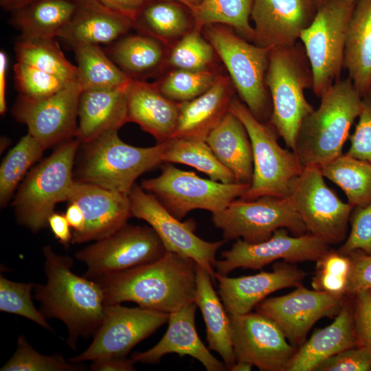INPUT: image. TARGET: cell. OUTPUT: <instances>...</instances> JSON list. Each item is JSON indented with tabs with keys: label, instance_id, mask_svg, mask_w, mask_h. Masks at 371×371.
I'll list each match as a JSON object with an SVG mask.
<instances>
[{
	"label": "cell",
	"instance_id": "cell-18",
	"mask_svg": "<svg viewBox=\"0 0 371 371\" xmlns=\"http://www.w3.org/2000/svg\"><path fill=\"white\" fill-rule=\"evenodd\" d=\"M346 297L310 290L302 284L288 294L265 298L255 309L273 321L289 343L299 348L317 321L324 317L337 315Z\"/></svg>",
	"mask_w": 371,
	"mask_h": 371
},
{
	"label": "cell",
	"instance_id": "cell-7",
	"mask_svg": "<svg viewBox=\"0 0 371 371\" xmlns=\"http://www.w3.org/2000/svg\"><path fill=\"white\" fill-rule=\"evenodd\" d=\"M202 30L226 67L243 103L259 121L269 122L272 103L265 77L271 48L251 44L223 24L207 25Z\"/></svg>",
	"mask_w": 371,
	"mask_h": 371
},
{
	"label": "cell",
	"instance_id": "cell-53",
	"mask_svg": "<svg viewBox=\"0 0 371 371\" xmlns=\"http://www.w3.org/2000/svg\"><path fill=\"white\" fill-rule=\"evenodd\" d=\"M111 10L128 18L133 23L146 0H98Z\"/></svg>",
	"mask_w": 371,
	"mask_h": 371
},
{
	"label": "cell",
	"instance_id": "cell-19",
	"mask_svg": "<svg viewBox=\"0 0 371 371\" xmlns=\"http://www.w3.org/2000/svg\"><path fill=\"white\" fill-rule=\"evenodd\" d=\"M229 315L236 361L261 371H286L297 348L273 321L256 311Z\"/></svg>",
	"mask_w": 371,
	"mask_h": 371
},
{
	"label": "cell",
	"instance_id": "cell-39",
	"mask_svg": "<svg viewBox=\"0 0 371 371\" xmlns=\"http://www.w3.org/2000/svg\"><path fill=\"white\" fill-rule=\"evenodd\" d=\"M254 0H203L192 10L194 30L202 31L204 26L223 24L232 27L249 42L254 38V27L249 19Z\"/></svg>",
	"mask_w": 371,
	"mask_h": 371
},
{
	"label": "cell",
	"instance_id": "cell-49",
	"mask_svg": "<svg viewBox=\"0 0 371 371\" xmlns=\"http://www.w3.org/2000/svg\"><path fill=\"white\" fill-rule=\"evenodd\" d=\"M315 371H371V352L352 347L328 358Z\"/></svg>",
	"mask_w": 371,
	"mask_h": 371
},
{
	"label": "cell",
	"instance_id": "cell-62",
	"mask_svg": "<svg viewBox=\"0 0 371 371\" xmlns=\"http://www.w3.org/2000/svg\"><path fill=\"white\" fill-rule=\"evenodd\" d=\"M367 96H368L369 98H371V84H370V88H369Z\"/></svg>",
	"mask_w": 371,
	"mask_h": 371
},
{
	"label": "cell",
	"instance_id": "cell-17",
	"mask_svg": "<svg viewBox=\"0 0 371 371\" xmlns=\"http://www.w3.org/2000/svg\"><path fill=\"white\" fill-rule=\"evenodd\" d=\"M82 91L75 80L43 99L29 100L20 96L12 108V114L27 126V133L47 149L77 137Z\"/></svg>",
	"mask_w": 371,
	"mask_h": 371
},
{
	"label": "cell",
	"instance_id": "cell-2",
	"mask_svg": "<svg viewBox=\"0 0 371 371\" xmlns=\"http://www.w3.org/2000/svg\"><path fill=\"white\" fill-rule=\"evenodd\" d=\"M43 252L47 282L36 284L34 298L46 319L65 324L67 344L76 350L78 339L94 336L102 322L106 306L103 291L96 281L72 271V258L57 254L49 245Z\"/></svg>",
	"mask_w": 371,
	"mask_h": 371
},
{
	"label": "cell",
	"instance_id": "cell-41",
	"mask_svg": "<svg viewBox=\"0 0 371 371\" xmlns=\"http://www.w3.org/2000/svg\"><path fill=\"white\" fill-rule=\"evenodd\" d=\"M218 76L211 69L200 71L176 69L156 86L166 98L181 102L191 100L207 91Z\"/></svg>",
	"mask_w": 371,
	"mask_h": 371
},
{
	"label": "cell",
	"instance_id": "cell-8",
	"mask_svg": "<svg viewBox=\"0 0 371 371\" xmlns=\"http://www.w3.org/2000/svg\"><path fill=\"white\" fill-rule=\"evenodd\" d=\"M229 110L245 126L253 151L252 180L239 199L251 201L267 195L287 196L291 181L303 170L295 153L282 148L272 124L256 119L238 98H232Z\"/></svg>",
	"mask_w": 371,
	"mask_h": 371
},
{
	"label": "cell",
	"instance_id": "cell-14",
	"mask_svg": "<svg viewBox=\"0 0 371 371\" xmlns=\"http://www.w3.org/2000/svg\"><path fill=\"white\" fill-rule=\"evenodd\" d=\"M128 195L133 216L150 225L167 251L192 258L209 273L212 280L215 279L216 254L225 240L209 242L201 239L194 234V221L181 222L141 186L135 183Z\"/></svg>",
	"mask_w": 371,
	"mask_h": 371
},
{
	"label": "cell",
	"instance_id": "cell-45",
	"mask_svg": "<svg viewBox=\"0 0 371 371\" xmlns=\"http://www.w3.org/2000/svg\"><path fill=\"white\" fill-rule=\"evenodd\" d=\"M316 262L313 289L345 295L351 265L350 256L330 249Z\"/></svg>",
	"mask_w": 371,
	"mask_h": 371
},
{
	"label": "cell",
	"instance_id": "cell-42",
	"mask_svg": "<svg viewBox=\"0 0 371 371\" xmlns=\"http://www.w3.org/2000/svg\"><path fill=\"white\" fill-rule=\"evenodd\" d=\"M67 361L59 354L45 355L36 351L25 337L19 335L17 348L12 357L1 368V371H76L85 367Z\"/></svg>",
	"mask_w": 371,
	"mask_h": 371
},
{
	"label": "cell",
	"instance_id": "cell-35",
	"mask_svg": "<svg viewBox=\"0 0 371 371\" xmlns=\"http://www.w3.org/2000/svg\"><path fill=\"white\" fill-rule=\"evenodd\" d=\"M324 177L339 186L354 207L371 203V164L341 155L321 168Z\"/></svg>",
	"mask_w": 371,
	"mask_h": 371
},
{
	"label": "cell",
	"instance_id": "cell-32",
	"mask_svg": "<svg viewBox=\"0 0 371 371\" xmlns=\"http://www.w3.org/2000/svg\"><path fill=\"white\" fill-rule=\"evenodd\" d=\"M78 0H38L12 12L22 38H55L72 19Z\"/></svg>",
	"mask_w": 371,
	"mask_h": 371
},
{
	"label": "cell",
	"instance_id": "cell-50",
	"mask_svg": "<svg viewBox=\"0 0 371 371\" xmlns=\"http://www.w3.org/2000/svg\"><path fill=\"white\" fill-rule=\"evenodd\" d=\"M353 327L357 346L371 352V289L353 295Z\"/></svg>",
	"mask_w": 371,
	"mask_h": 371
},
{
	"label": "cell",
	"instance_id": "cell-29",
	"mask_svg": "<svg viewBox=\"0 0 371 371\" xmlns=\"http://www.w3.org/2000/svg\"><path fill=\"white\" fill-rule=\"evenodd\" d=\"M205 142L236 182L250 185L254 172L251 142L245 126L235 115L229 110Z\"/></svg>",
	"mask_w": 371,
	"mask_h": 371
},
{
	"label": "cell",
	"instance_id": "cell-52",
	"mask_svg": "<svg viewBox=\"0 0 371 371\" xmlns=\"http://www.w3.org/2000/svg\"><path fill=\"white\" fill-rule=\"evenodd\" d=\"M47 225L55 238L65 247H68L72 242L73 234L65 214L53 212L48 218Z\"/></svg>",
	"mask_w": 371,
	"mask_h": 371
},
{
	"label": "cell",
	"instance_id": "cell-60",
	"mask_svg": "<svg viewBox=\"0 0 371 371\" xmlns=\"http://www.w3.org/2000/svg\"><path fill=\"white\" fill-rule=\"evenodd\" d=\"M316 6L317 7V9L319 7H320L322 5H323L326 0H312Z\"/></svg>",
	"mask_w": 371,
	"mask_h": 371
},
{
	"label": "cell",
	"instance_id": "cell-20",
	"mask_svg": "<svg viewBox=\"0 0 371 371\" xmlns=\"http://www.w3.org/2000/svg\"><path fill=\"white\" fill-rule=\"evenodd\" d=\"M67 202L77 204L85 216L84 229L80 233L73 234V244L104 238L123 227L133 217L127 194L91 183L74 180Z\"/></svg>",
	"mask_w": 371,
	"mask_h": 371
},
{
	"label": "cell",
	"instance_id": "cell-5",
	"mask_svg": "<svg viewBox=\"0 0 371 371\" xmlns=\"http://www.w3.org/2000/svg\"><path fill=\"white\" fill-rule=\"evenodd\" d=\"M81 145L74 180L128 194L140 175L163 163L167 142L137 147L123 142L118 131H111Z\"/></svg>",
	"mask_w": 371,
	"mask_h": 371
},
{
	"label": "cell",
	"instance_id": "cell-30",
	"mask_svg": "<svg viewBox=\"0 0 371 371\" xmlns=\"http://www.w3.org/2000/svg\"><path fill=\"white\" fill-rule=\"evenodd\" d=\"M209 273L197 264L194 302L202 313L208 348L216 352L227 370L236 363L229 314L212 284Z\"/></svg>",
	"mask_w": 371,
	"mask_h": 371
},
{
	"label": "cell",
	"instance_id": "cell-36",
	"mask_svg": "<svg viewBox=\"0 0 371 371\" xmlns=\"http://www.w3.org/2000/svg\"><path fill=\"white\" fill-rule=\"evenodd\" d=\"M111 55L118 67L131 78L146 75L162 63L164 51L159 40L148 35H131L117 41Z\"/></svg>",
	"mask_w": 371,
	"mask_h": 371
},
{
	"label": "cell",
	"instance_id": "cell-59",
	"mask_svg": "<svg viewBox=\"0 0 371 371\" xmlns=\"http://www.w3.org/2000/svg\"><path fill=\"white\" fill-rule=\"evenodd\" d=\"M149 1V0H146ZM171 1H175L177 2H179L188 8H190L191 10H194L196 8H197L203 0H171Z\"/></svg>",
	"mask_w": 371,
	"mask_h": 371
},
{
	"label": "cell",
	"instance_id": "cell-6",
	"mask_svg": "<svg viewBox=\"0 0 371 371\" xmlns=\"http://www.w3.org/2000/svg\"><path fill=\"white\" fill-rule=\"evenodd\" d=\"M81 145L74 137L60 144L26 175L13 196L17 222L36 233L47 225L56 205L67 201L74 181V161Z\"/></svg>",
	"mask_w": 371,
	"mask_h": 371
},
{
	"label": "cell",
	"instance_id": "cell-40",
	"mask_svg": "<svg viewBox=\"0 0 371 371\" xmlns=\"http://www.w3.org/2000/svg\"><path fill=\"white\" fill-rule=\"evenodd\" d=\"M46 149L29 133L7 153L0 166V204L5 206Z\"/></svg>",
	"mask_w": 371,
	"mask_h": 371
},
{
	"label": "cell",
	"instance_id": "cell-16",
	"mask_svg": "<svg viewBox=\"0 0 371 371\" xmlns=\"http://www.w3.org/2000/svg\"><path fill=\"white\" fill-rule=\"evenodd\" d=\"M289 232L278 229L269 239L258 243L236 239L230 249L222 252V259L216 261V272L227 276L238 268L261 269L280 259L293 264L316 262L330 249V245L312 234L295 236Z\"/></svg>",
	"mask_w": 371,
	"mask_h": 371
},
{
	"label": "cell",
	"instance_id": "cell-9",
	"mask_svg": "<svg viewBox=\"0 0 371 371\" xmlns=\"http://www.w3.org/2000/svg\"><path fill=\"white\" fill-rule=\"evenodd\" d=\"M357 0H326L300 41L311 64L313 91L322 96L339 80L348 24Z\"/></svg>",
	"mask_w": 371,
	"mask_h": 371
},
{
	"label": "cell",
	"instance_id": "cell-55",
	"mask_svg": "<svg viewBox=\"0 0 371 371\" xmlns=\"http://www.w3.org/2000/svg\"><path fill=\"white\" fill-rule=\"evenodd\" d=\"M65 217L74 229L73 234L82 232L85 227V216L80 207L74 203H68Z\"/></svg>",
	"mask_w": 371,
	"mask_h": 371
},
{
	"label": "cell",
	"instance_id": "cell-46",
	"mask_svg": "<svg viewBox=\"0 0 371 371\" xmlns=\"http://www.w3.org/2000/svg\"><path fill=\"white\" fill-rule=\"evenodd\" d=\"M13 70L21 97L29 100L47 98L70 83L56 76L19 62L14 65Z\"/></svg>",
	"mask_w": 371,
	"mask_h": 371
},
{
	"label": "cell",
	"instance_id": "cell-54",
	"mask_svg": "<svg viewBox=\"0 0 371 371\" xmlns=\"http://www.w3.org/2000/svg\"><path fill=\"white\" fill-rule=\"evenodd\" d=\"M135 361L126 358H104L92 361L93 371H133Z\"/></svg>",
	"mask_w": 371,
	"mask_h": 371
},
{
	"label": "cell",
	"instance_id": "cell-38",
	"mask_svg": "<svg viewBox=\"0 0 371 371\" xmlns=\"http://www.w3.org/2000/svg\"><path fill=\"white\" fill-rule=\"evenodd\" d=\"M17 62L71 82L77 80L78 68L69 61L55 38H22L14 46Z\"/></svg>",
	"mask_w": 371,
	"mask_h": 371
},
{
	"label": "cell",
	"instance_id": "cell-23",
	"mask_svg": "<svg viewBox=\"0 0 371 371\" xmlns=\"http://www.w3.org/2000/svg\"><path fill=\"white\" fill-rule=\"evenodd\" d=\"M197 306L194 302L169 314L167 330L159 341L149 350L136 352L135 363L155 364L167 354L190 356L197 359L207 371L227 370L224 362L216 359L199 337L195 326Z\"/></svg>",
	"mask_w": 371,
	"mask_h": 371
},
{
	"label": "cell",
	"instance_id": "cell-21",
	"mask_svg": "<svg viewBox=\"0 0 371 371\" xmlns=\"http://www.w3.org/2000/svg\"><path fill=\"white\" fill-rule=\"evenodd\" d=\"M317 11L312 0H254L252 42L267 48L293 45Z\"/></svg>",
	"mask_w": 371,
	"mask_h": 371
},
{
	"label": "cell",
	"instance_id": "cell-26",
	"mask_svg": "<svg viewBox=\"0 0 371 371\" xmlns=\"http://www.w3.org/2000/svg\"><path fill=\"white\" fill-rule=\"evenodd\" d=\"M352 311L353 302L347 296L334 321L325 328L315 330L297 348L286 371H315L328 358L357 346Z\"/></svg>",
	"mask_w": 371,
	"mask_h": 371
},
{
	"label": "cell",
	"instance_id": "cell-27",
	"mask_svg": "<svg viewBox=\"0 0 371 371\" xmlns=\"http://www.w3.org/2000/svg\"><path fill=\"white\" fill-rule=\"evenodd\" d=\"M82 91L78 104L77 138L87 144L118 131L127 122L126 87Z\"/></svg>",
	"mask_w": 371,
	"mask_h": 371
},
{
	"label": "cell",
	"instance_id": "cell-51",
	"mask_svg": "<svg viewBox=\"0 0 371 371\" xmlns=\"http://www.w3.org/2000/svg\"><path fill=\"white\" fill-rule=\"evenodd\" d=\"M348 256L351 265L345 295L351 297L371 289V254L355 251Z\"/></svg>",
	"mask_w": 371,
	"mask_h": 371
},
{
	"label": "cell",
	"instance_id": "cell-56",
	"mask_svg": "<svg viewBox=\"0 0 371 371\" xmlns=\"http://www.w3.org/2000/svg\"><path fill=\"white\" fill-rule=\"evenodd\" d=\"M8 59L4 51L0 52V113L1 115L6 111L5 87L6 73Z\"/></svg>",
	"mask_w": 371,
	"mask_h": 371
},
{
	"label": "cell",
	"instance_id": "cell-12",
	"mask_svg": "<svg viewBox=\"0 0 371 371\" xmlns=\"http://www.w3.org/2000/svg\"><path fill=\"white\" fill-rule=\"evenodd\" d=\"M324 177L318 167L303 168L291 181L287 196L308 233L328 245L338 244L346 239L354 207L341 200Z\"/></svg>",
	"mask_w": 371,
	"mask_h": 371
},
{
	"label": "cell",
	"instance_id": "cell-34",
	"mask_svg": "<svg viewBox=\"0 0 371 371\" xmlns=\"http://www.w3.org/2000/svg\"><path fill=\"white\" fill-rule=\"evenodd\" d=\"M77 81L82 91L122 87L132 80L99 45L79 43L74 47Z\"/></svg>",
	"mask_w": 371,
	"mask_h": 371
},
{
	"label": "cell",
	"instance_id": "cell-61",
	"mask_svg": "<svg viewBox=\"0 0 371 371\" xmlns=\"http://www.w3.org/2000/svg\"><path fill=\"white\" fill-rule=\"evenodd\" d=\"M8 141V139L3 137V141H2V139L1 140V143L4 144V143L7 142ZM1 150L3 148V150L5 148V146H4V144H3V146H1Z\"/></svg>",
	"mask_w": 371,
	"mask_h": 371
},
{
	"label": "cell",
	"instance_id": "cell-57",
	"mask_svg": "<svg viewBox=\"0 0 371 371\" xmlns=\"http://www.w3.org/2000/svg\"><path fill=\"white\" fill-rule=\"evenodd\" d=\"M38 0H0L3 10L12 12Z\"/></svg>",
	"mask_w": 371,
	"mask_h": 371
},
{
	"label": "cell",
	"instance_id": "cell-11",
	"mask_svg": "<svg viewBox=\"0 0 371 371\" xmlns=\"http://www.w3.org/2000/svg\"><path fill=\"white\" fill-rule=\"evenodd\" d=\"M212 221L222 231L225 241L240 238L258 243L269 239L280 228L295 236L308 232L288 196L236 199L222 211L212 214Z\"/></svg>",
	"mask_w": 371,
	"mask_h": 371
},
{
	"label": "cell",
	"instance_id": "cell-24",
	"mask_svg": "<svg viewBox=\"0 0 371 371\" xmlns=\"http://www.w3.org/2000/svg\"><path fill=\"white\" fill-rule=\"evenodd\" d=\"M127 122L137 124L157 144L172 138L179 115V102L164 96L155 84L133 79L126 87Z\"/></svg>",
	"mask_w": 371,
	"mask_h": 371
},
{
	"label": "cell",
	"instance_id": "cell-44",
	"mask_svg": "<svg viewBox=\"0 0 371 371\" xmlns=\"http://www.w3.org/2000/svg\"><path fill=\"white\" fill-rule=\"evenodd\" d=\"M34 283H21L0 276V311L22 316L53 331L45 317L38 310L32 300L31 292Z\"/></svg>",
	"mask_w": 371,
	"mask_h": 371
},
{
	"label": "cell",
	"instance_id": "cell-10",
	"mask_svg": "<svg viewBox=\"0 0 371 371\" xmlns=\"http://www.w3.org/2000/svg\"><path fill=\"white\" fill-rule=\"evenodd\" d=\"M165 164L159 176L144 179L141 187L179 220L194 210L218 213L237 198H240L250 186L203 179L194 172L179 169L170 163Z\"/></svg>",
	"mask_w": 371,
	"mask_h": 371
},
{
	"label": "cell",
	"instance_id": "cell-31",
	"mask_svg": "<svg viewBox=\"0 0 371 371\" xmlns=\"http://www.w3.org/2000/svg\"><path fill=\"white\" fill-rule=\"evenodd\" d=\"M344 68L363 98L371 84V0H357L345 43Z\"/></svg>",
	"mask_w": 371,
	"mask_h": 371
},
{
	"label": "cell",
	"instance_id": "cell-28",
	"mask_svg": "<svg viewBox=\"0 0 371 371\" xmlns=\"http://www.w3.org/2000/svg\"><path fill=\"white\" fill-rule=\"evenodd\" d=\"M133 27L128 18L98 0H78L76 10L58 37L73 47L79 43L109 44Z\"/></svg>",
	"mask_w": 371,
	"mask_h": 371
},
{
	"label": "cell",
	"instance_id": "cell-13",
	"mask_svg": "<svg viewBox=\"0 0 371 371\" xmlns=\"http://www.w3.org/2000/svg\"><path fill=\"white\" fill-rule=\"evenodd\" d=\"M166 251L164 244L150 226L126 223L111 235L76 252V258L87 265L84 276L94 280L153 262Z\"/></svg>",
	"mask_w": 371,
	"mask_h": 371
},
{
	"label": "cell",
	"instance_id": "cell-15",
	"mask_svg": "<svg viewBox=\"0 0 371 371\" xmlns=\"http://www.w3.org/2000/svg\"><path fill=\"white\" fill-rule=\"evenodd\" d=\"M168 313L121 304H106L102 322L90 346L69 361L126 358L138 343L168 322Z\"/></svg>",
	"mask_w": 371,
	"mask_h": 371
},
{
	"label": "cell",
	"instance_id": "cell-3",
	"mask_svg": "<svg viewBox=\"0 0 371 371\" xmlns=\"http://www.w3.org/2000/svg\"><path fill=\"white\" fill-rule=\"evenodd\" d=\"M362 101L349 78L333 84L322 96L319 106L304 119L297 135L293 152L303 168L321 169L342 155Z\"/></svg>",
	"mask_w": 371,
	"mask_h": 371
},
{
	"label": "cell",
	"instance_id": "cell-37",
	"mask_svg": "<svg viewBox=\"0 0 371 371\" xmlns=\"http://www.w3.org/2000/svg\"><path fill=\"white\" fill-rule=\"evenodd\" d=\"M163 163L191 166L215 181L225 183L236 182L233 173L221 163L205 141L183 138L167 141Z\"/></svg>",
	"mask_w": 371,
	"mask_h": 371
},
{
	"label": "cell",
	"instance_id": "cell-58",
	"mask_svg": "<svg viewBox=\"0 0 371 371\" xmlns=\"http://www.w3.org/2000/svg\"><path fill=\"white\" fill-rule=\"evenodd\" d=\"M253 366L243 361H236L230 369L231 371H250Z\"/></svg>",
	"mask_w": 371,
	"mask_h": 371
},
{
	"label": "cell",
	"instance_id": "cell-48",
	"mask_svg": "<svg viewBox=\"0 0 371 371\" xmlns=\"http://www.w3.org/2000/svg\"><path fill=\"white\" fill-rule=\"evenodd\" d=\"M359 120L346 155L371 164V98H363Z\"/></svg>",
	"mask_w": 371,
	"mask_h": 371
},
{
	"label": "cell",
	"instance_id": "cell-47",
	"mask_svg": "<svg viewBox=\"0 0 371 371\" xmlns=\"http://www.w3.org/2000/svg\"><path fill=\"white\" fill-rule=\"evenodd\" d=\"M354 208L350 217V232L338 251L347 256L355 251L371 254V203Z\"/></svg>",
	"mask_w": 371,
	"mask_h": 371
},
{
	"label": "cell",
	"instance_id": "cell-1",
	"mask_svg": "<svg viewBox=\"0 0 371 371\" xmlns=\"http://www.w3.org/2000/svg\"><path fill=\"white\" fill-rule=\"evenodd\" d=\"M197 263L166 251L144 265L94 280L106 304L133 302L144 308L170 313L194 302Z\"/></svg>",
	"mask_w": 371,
	"mask_h": 371
},
{
	"label": "cell",
	"instance_id": "cell-4",
	"mask_svg": "<svg viewBox=\"0 0 371 371\" xmlns=\"http://www.w3.org/2000/svg\"><path fill=\"white\" fill-rule=\"evenodd\" d=\"M265 84L272 103L269 123L294 151L302 122L314 110L304 95L305 89L313 88V76L300 41L271 48Z\"/></svg>",
	"mask_w": 371,
	"mask_h": 371
},
{
	"label": "cell",
	"instance_id": "cell-43",
	"mask_svg": "<svg viewBox=\"0 0 371 371\" xmlns=\"http://www.w3.org/2000/svg\"><path fill=\"white\" fill-rule=\"evenodd\" d=\"M201 32L192 29L180 38L168 57L171 66L191 71L210 69L216 52Z\"/></svg>",
	"mask_w": 371,
	"mask_h": 371
},
{
	"label": "cell",
	"instance_id": "cell-25",
	"mask_svg": "<svg viewBox=\"0 0 371 371\" xmlns=\"http://www.w3.org/2000/svg\"><path fill=\"white\" fill-rule=\"evenodd\" d=\"M234 87L230 78L219 75L207 91L179 102V115L172 139L205 141L229 111Z\"/></svg>",
	"mask_w": 371,
	"mask_h": 371
},
{
	"label": "cell",
	"instance_id": "cell-33",
	"mask_svg": "<svg viewBox=\"0 0 371 371\" xmlns=\"http://www.w3.org/2000/svg\"><path fill=\"white\" fill-rule=\"evenodd\" d=\"M133 26L145 34L164 43L183 37L194 27L192 10L183 4L171 0L146 1Z\"/></svg>",
	"mask_w": 371,
	"mask_h": 371
},
{
	"label": "cell",
	"instance_id": "cell-22",
	"mask_svg": "<svg viewBox=\"0 0 371 371\" xmlns=\"http://www.w3.org/2000/svg\"><path fill=\"white\" fill-rule=\"evenodd\" d=\"M306 273L295 264L277 262L270 272L229 278L215 273L218 295L229 315L245 314L269 295L278 290L302 285Z\"/></svg>",
	"mask_w": 371,
	"mask_h": 371
}]
</instances>
